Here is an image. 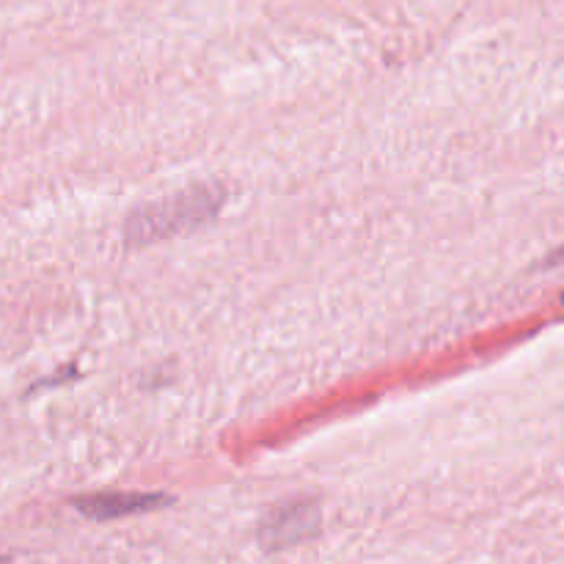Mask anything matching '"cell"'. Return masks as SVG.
Listing matches in <instances>:
<instances>
[{
	"instance_id": "3",
	"label": "cell",
	"mask_w": 564,
	"mask_h": 564,
	"mask_svg": "<svg viewBox=\"0 0 564 564\" xmlns=\"http://www.w3.org/2000/svg\"><path fill=\"white\" fill-rule=\"evenodd\" d=\"M169 496L163 494H135V490H102V494H86L72 499L80 516L91 521H119V518L141 516V512L160 510L169 505Z\"/></svg>"
},
{
	"instance_id": "2",
	"label": "cell",
	"mask_w": 564,
	"mask_h": 564,
	"mask_svg": "<svg viewBox=\"0 0 564 564\" xmlns=\"http://www.w3.org/2000/svg\"><path fill=\"white\" fill-rule=\"evenodd\" d=\"M319 529H323V510H319V505L297 499L270 510L264 521L259 523L257 538L264 551H284L292 549V545L314 540Z\"/></svg>"
},
{
	"instance_id": "5",
	"label": "cell",
	"mask_w": 564,
	"mask_h": 564,
	"mask_svg": "<svg viewBox=\"0 0 564 564\" xmlns=\"http://www.w3.org/2000/svg\"><path fill=\"white\" fill-rule=\"evenodd\" d=\"M9 560H6V556H0V564H6Z\"/></svg>"
},
{
	"instance_id": "1",
	"label": "cell",
	"mask_w": 564,
	"mask_h": 564,
	"mask_svg": "<svg viewBox=\"0 0 564 564\" xmlns=\"http://www.w3.org/2000/svg\"><path fill=\"white\" fill-rule=\"evenodd\" d=\"M224 198L226 193L220 185H193L174 196L160 198V202L143 204L127 218L124 242L127 246H149V242L198 229L218 215Z\"/></svg>"
},
{
	"instance_id": "4",
	"label": "cell",
	"mask_w": 564,
	"mask_h": 564,
	"mask_svg": "<svg viewBox=\"0 0 564 564\" xmlns=\"http://www.w3.org/2000/svg\"><path fill=\"white\" fill-rule=\"evenodd\" d=\"M551 264H556V268H564V248H562V251H556L554 257H551Z\"/></svg>"
}]
</instances>
